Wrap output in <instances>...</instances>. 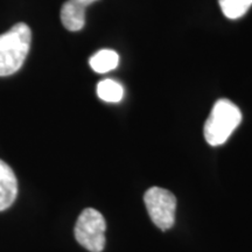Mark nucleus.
I'll return each mask as SVG.
<instances>
[{
    "mask_svg": "<svg viewBox=\"0 0 252 252\" xmlns=\"http://www.w3.org/2000/svg\"><path fill=\"white\" fill-rule=\"evenodd\" d=\"M32 32L26 24H15L0 34V77L19 71L31 49Z\"/></svg>",
    "mask_w": 252,
    "mask_h": 252,
    "instance_id": "nucleus-1",
    "label": "nucleus"
},
{
    "mask_svg": "<svg viewBox=\"0 0 252 252\" xmlns=\"http://www.w3.org/2000/svg\"><path fill=\"white\" fill-rule=\"evenodd\" d=\"M242 122V112L229 99L217 100L204 124L206 141L212 146H220L229 139Z\"/></svg>",
    "mask_w": 252,
    "mask_h": 252,
    "instance_id": "nucleus-2",
    "label": "nucleus"
},
{
    "mask_svg": "<svg viewBox=\"0 0 252 252\" xmlns=\"http://www.w3.org/2000/svg\"><path fill=\"white\" fill-rule=\"evenodd\" d=\"M106 223L102 214L94 208H87L78 216L75 225V238L90 252H102L105 247Z\"/></svg>",
    "mask_w": 252,
    "mask_h": 252,
    "instance_id": "nucleus-3",
    "label": "nucleus"
},
{
    "mask_svg": "<svg viewBox=\"0 0 252 252\" xmlns=\"http://www.w3.org/2000/svg\"><path fill=\"white\" fill-rule=\"evenodd\" d=\"M146 209L158 228L171 229L175 222L176 198L173 193L161 187H152L144 195Z\"/></svg>",
    "mask_w": 252,
    "mask_h": 252,
    "instance_id": "nucleus-4",
    "label": "nucleus"
},
{
    "mask_svg": "<svg viewBox=\"0 0 252 252\" xmlns=\"http://www.w3.org/2000/svg\"><path fill=\"white\" fill-rule=\"evenodd\" d=\"M18 195V181L13 169L0 160V212L14 203Z\"/></svg>",
    "mask_w": 252,
    "mask_h": 252,
    "instance_id": "nucleus-5",
    "label": "nucleus"
},
{
    "mask_svg": "<svg viewBox=\"0 0 252 252\" xmlns=\"http://www.w3.org/2000/svg\"><path fill=\"white\" fill-rule=\"evenodd\" d=\"M86 9L78 0H67L61 8V21L65 30L81 31L86 25Z\"/></svg>",
    "mask_w": 252,
    "mask_h": 252,
    "instance_id": "nucleus-6",
    "label": "nucleus"
},
{
    "mask_svg": "<svg viewBox=\"0 0 252 252\" xmlns=\"http://www.w3.org/2000/svg\"><path fill=\"white\" fill-rule=\"evenodd\" d=\"M119 56L115 50L102 49L94 54L89 60V64L94 72L105 74L118 67Z\"/></svg>",
    "mask_w": 252,
    "mask_h": 252,
    "instance_id": "nucleus-7",
    "label": "nucleus"
},
{
    "mask_svg": "<svg viewBox=\"0 0 252 252\" xmlns=\"http://www.w3.org/2000/svg\"><path fill=\"white\" fill-rule=\"evenodd\" d=\"M97 96L106 103H118L124 97V88L117 81L106 78L97 86Z\"/></svg>",
    "mask_w": 252,
    "mask_h": 252,
    "instance_id": "nucleus-8",
    "label": "nucleus"
},
{
    "mask_svg": "<svg viewBox=\"0 0 252 252\" xmlns=\"http://www.w3.org/2000/svg\"><path fill=\"white\" fill-rule=\"evenodd\" d=\"M223 14L228 19H238L247 13L252 6V0H219Z\"/></svg>",
    "mask_w": 252,
    "mask_h": 252,
    "instance_id": "nucleus-9",
    "label": "nucleus"
},
{
    "mask_svg": "<svg viewBox=\"0 0 252 252\" xmlns=\"http://www.w3.org/2000/svg\"><path fill=\"white\" fill-rule=\"evenodd\" d=\"M78 1L82 2V4L86 6V7H88V6H90L91 4H94V2L98 1V0H78Z\"/></svg>",
    "mask_w": 252,
    "mask_h": 252,
    "instance_id": "nucleus-10",
    "label": "nucleus"
}]
</instances>
